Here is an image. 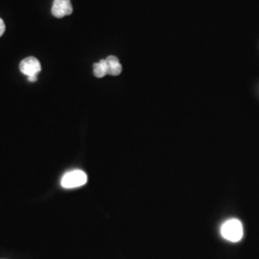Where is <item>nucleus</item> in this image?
Segmentation results:
<instances>
[{
    "label": "nucleus",
    "instance_id": "4",
    "mask_svg": "<svg viewBox=\"0 0 259 259\" xmlns=\"http://www.w3.org/2000/svg\"><path fill=\"white\" fill-rule=\"evenodd\" d=\"M73 12L70 0H54L52 5V15L57 19H62L71 15Z\"/></svg>",
    "mask_w": 259,
    "mask_h": 259
},
{
    "label": "nucleus",
    "instance_id": "7",
    "mask_svg": "<svg viewBox=\"0 0 259 259\" xmlns=\"http://www.w3.org/2000/svg\"><path fill=\"white\" fill-rule=\"evenodd\" d=\"M4 32H5V23L3 19L0 18V37L4 34Z\"/></svg>",
    "mask_w": 259,
    "mask_h": 259
},
{
    "label": "nucleus",
    "instance_id": "5",
    "mask_svg": "<svg viewBox=\"0 0 259 259\" xmlns=\"http://www.w3.org/2000/svg\"><path fill=\"white\" fill-rule=\"evenodd\" d=\"M108 65V74L111 76H117L122 72V65L119 63V60L115 56H109L106 59Z\"/></svg>",
    "mask_w": 259,
    "mask_h": 259
},
{
    "label": "nucleus",
    "instance_id": "6",
    "mask_svg": "<svg viewBox=\"0 0 259 259\" xmlns=\"http://www.w3.org/2000/svg\"><path fill=\"white\" fill-rule=\"evenodd\" d=\"M93 73L97 78H103L108 74V65L106 60H101L93 65Z\"/></svg>",
    "mask_w": 259,
    "mask_h": 259
},
{
    "label": "nucleus",
    "instance_id": "1",
    "mask_svg": "<svg viewBox=\"0 0 259 259\" xmlns=\"http://www.w3.org/2000/svg\"><path fill=\"white\" fill-rule=\"evenodd\" d=\"M221 234L226 240L238 242L242 239L244 231L242 223L237 219H230L221 227Z\"/></svg>",
    "mask_w": 259,
    "mask_h": 259
},
{
    "label": "nucleus",
    "instance_id": "3",
    "mask_svg": "<svg viewBox=\"0 0 259 259\" xmlns=\"http://www.w3.org/2000/svg\"><path fill=\"white\" fill-rule=\"evenodd\" d=\"M19 70L22 74L26 75L27 77H34L40 72L41 65L37 58L28 57L20 62Z\"/></svg>",
    "mask_w": 259,
    "mask_h": 259
},
{
    "label": "nucleus",
    "instance_id": "2",
    "mask_svg": "<svg viewBox=\"0 0 259 259\" xmlns=\"http://www.w3.org/2000/svg\"><path fill=\"white\" fill-rule=\"evenodd\" d=\"M88 182V176L82 170H73L67 172L62 178L61 184L65 188H76L85 185Z\"/></svg>",
    "mask_w": 259,
    "mask_h": 259
}]
</instances>
